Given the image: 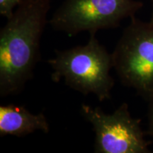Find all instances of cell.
Wrapping results in <instances>:
<instances>
[{
  "label": "cell",
  "mask_w": 153,
  "mask_h": 153,
  "mask_svg": "<svg viewBox=\"0 0 153 153\" xmlns=\"http://www.w3.org/2000/svg\"><path fill=\"white\" fill-rule=\"evenodd\" d=\"M152 3V14H151V17H150V20L151 22H153V0H150Z\"/></svg>",
  "instance_id": "9c48e42d"
},
{
  "label": "cell",
  "mask_w": 153,
  "mask_h": 153,
  "mask_svg": "<svg viewBox=\"0 0 153 153\" xmlns=\"http://www.w3.org/2000/svg\"><path fill=\"white\" fill-rule=\"evenodd\" d=\"M148 131L147 133L153 140V94L148 99Z\"/></svg>",
  "instance_id": "ba28073f"
},
{
  "label": "cell",
  "mask_w": 153,
  "mask_h": 153,
  "mask_svg": "<svg viewBox=\"0 0 153 153\" xmlns=\"http://www.w3.org/2000/svg\"><path fill=\"white\" fill-rule=\"evenodd\" d=\"M81 114L95 133L96 153H149L141 120L133 118L128 104L123 103L111 114L99 107L82 104Z\"/></svg>",
  "instance_id": "5b68a950"
},
{
  "label": "cell",
  "mask_w": 153,
  "mask_h": 153,
  "mask_svg": "<svg viewBox=\"0 0 153 153\" xmlns=\"http://www.w3.org/2000/svg\"><path fill=\"white\" fill-rule=\"evenodd\" d=\"M111 55L122 85L148 101L153 94V22L132 17Z\"/></svg>",
  "instance_id": "3957f363"
},
{
  "label": "cell",
  "mask_w": 153,
  "mask_h": 153,
  "mask_svg": "<svg viewBox=\"0 0 153 153\" xmlns=\"http://www.w3.org/2000/svg\"><path fill=\"white\" fill-rule=\"evenodd\" d=\"M37 131L48 133L50 125L43 113L33 114L22 106H0V136L24 137Z\"/></svg>",
  "instance_id": "8992f818"
},
{
  "label": "cell",
  "mask_w": 153,
  "mask_h": 153,
  "mask_svg": "<svg viewBox=\"0 0 153 153\" xmlns=\"http://www.w3.org/2000/svg\"><path fill=\"white\" fill-rule=\"evenodd\" d=\"M138 0H65L48 20L53 29L75 36L117 28L143 7Z\"/></svg>",
  "instance_id": "277c9868"
},
{
  "label": "cell",
  "mask_w": 153,
  "mask_h": 153,
  "mask_svg": "<svg viewBox=\"0 0 153 153\" xmlns=\"http://www.w3.org/2000/svg\"><path fill=\"white\" fill-rule=\"evenodd\" d=\"M52 0H23L0 30V96L14 95L33 76Z\"/></svg>",
  "instance_id": "6da1fadb"
},
{
  "label": "cell",
  "mask_w": 153,
  "mask_h": 153,
  "mask_svg": "<svg viewBox=\"0 0 153 153\" xmlns=\"http://www.w3.org/2000/svg\"><path fill=\"white\" fill-rule=\"evenodd\" d=\"M48 63L52 68L51 79L54 82L64 81L82 94H94L99 101L111 99L115 84L110 74L114 68L112 55L99 43L96 33L89 34L85 45L56 51L55 57Z\"/></svg>",
  "instance_id": "7a4b0ae2"
},
{
  "label": "cell",
  "mask_w": 153,
  "mask_h": 153,
  "mask_svg": "<svg viewBox=\"0 0 153 153\" xmlns=\"http://www.w3.org/2000/svg\"><path fill=\"white\" fill-rule=\"evenodd\" d=\"M23 0H0V15L8 19Z\"/></svg>",
  "instance_id": "52a82bcc"
}]
</instances>
